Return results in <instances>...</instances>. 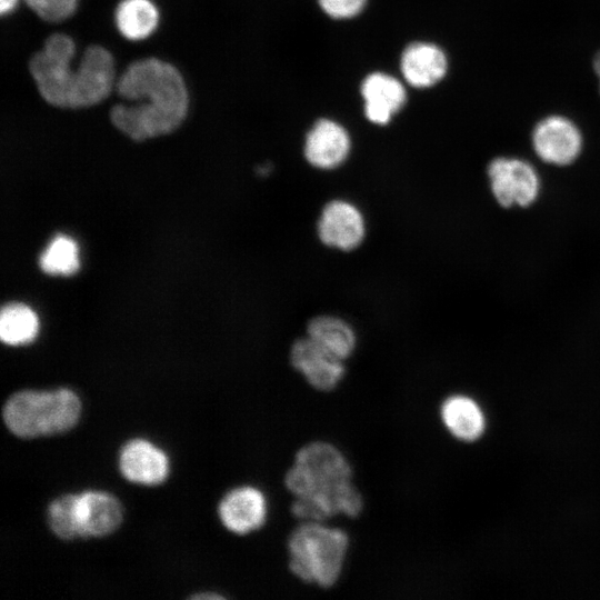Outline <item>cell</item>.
Returning a JSON list of instances; mask_svg holds the SVG:
<instances>
[{
  "instance_id": "484cf974",
  "label": "cell",
  "mask_w": 600,
  "mask_h": 600,
  "mask_svg": "<svg viewBox=\"0 0 600 600\" xmlns=\"http://www.w3.org/2000/svg\"><path fill=\"white\" fill-rule=\"evenodd\" d=\"M193 598H200V599H204V598H211V599H216V598H222L221 596L219 594H198V596H193Z\"/></svg>"
},
{
  "instance_id": "ba28073f",
  "label": "cell",
  "mask_w": 600,
  "mask_h": 600,
  "mask_svg": "<svg viewBox=\"0 0 600 600\" xmlns=\"http://www.w3.org/2000/svg\"><path fill=\"white\" fill-rule=\"evenodd\" d=\"M317 232L324 246L351 251L358 248L366 237V220L356 204L334 199L322 208Z\"/></svg>"
},
{
  "instance_id": "ac0fdd59",
  "label": "cell",
  "mask_w": 600,
  "mask_h": 600,
  "mask_svg": "<svg viewBox=\"0 0 600 600\" xmlns=\"http://www.w3.org/2000/svg\"><path fill=\"white\" fill-rule=\"evenodd\" d=\"M307 337L343 361L352 354L357 344L351 324L331 314L313 317L307 324Z\"/></svg>"
},
{
  "instance_id": "7402d4cb",
  "label": "cell",
  "mask_w": 600,
  "mask_h": 600,
  "mask_svg": "<svg viewBox=\"0 0 600 600\" xmlns=\"http://www.w3.org/2000/svg\"><path fill=\"white\" fill-rule=\"evenodd\" d=\"M80 0H23L24 4L42 21L58 23L69 19Z\"/></svg>"
},
{
  "instance_id": "2e32d148",
  "label": "cell",
  "mask_w": 600,
  "mask_h": 600,
  "mask_svg": "<svg viewBox=\"0 0 600 600\" xmlns=\"http://www.w3.org/2000/svg\"><path fill=\"white\" fill-rule=\"evenodd\" d=\"M440 416L447 430L458 440L472 442L484 433V412L471 397L454 394L447 398Z\"/></svg>"
},
{
  "instance_id": "5b68a950",
  "label": "cell",
  "mask_w": 600,
  "mask_h": 600,
  "mask_svg": "<svg viewBox=\"0 0 600 600\" xmlns=\"http://www.w3.org/2000/svg\"><path fill=\"white\" fill-rule=\"evenodd\" d=\"M348 546L344 531L303 521L288 539L289 568L304 582L332 587L341 574Z\"/></svg>"
},
{
  "instance_id": "3957f363",
  "label": "cell",
  "mask_w": 600,
  "mask_h": 600,
  "mask_svg": "<svg viewBox=\"0 0 600 600\" xmlns=\"http://www.w3.org/2000/svg\"><path fill=\"white\" fill-rule=\"evenodd\" d=\"M351 478V466L338 448L324 441L306 444L284 477L287 489L296 497L292 514L319 522L340 513L359 516L363 500Z\"/></svg>"
},
{
  "instance_id": "277c9868",
  "label": "cell",
  "mask_w": 600,
  "mask_h": 600,
  "mask_svg": "<svg viewBox=\"0 0 600 600\" xmlns=\"http://www.w3.org/2000/svg\"><path fill=\"white\" fill-rule=\"evenodd\" d=\"M81 404L70 389L22 390L4 403L2 417L17 437L30 439L70 430L79 420Z\"/></svg>"
},
{
  "instance_id": "d4e9b609",
  "label": "cell",
  "mask_w": 600,
  "mask_h": 600,
  "mask_svg": "<svg viewBox=\"0 0 600 600\" xmlns=\"http://www.w3.org/2000/svg\"><path fill=\"white\" fill-rule=\"evenodd\" d=\"M593 69L596 71V74L598 76L599 78V83H600V51L596 54L594 57V60H593Z\"/></svg>"
},
{
  "instance_id": "ffe728a7",
  "label": "cell",
  "mask_w": 600,
  "mask_h": 600,
  "mask_svg": "<svg viewBox=\"0 0 600 600\" xmlns=\"http://www.w3.org/2000/svg\"><path fill=\"white\" fill-rule=\"evenodd\" d=\"M43 272L52 276H71L79 269V249L76 241L64 234L56 236L39 259Z\"/></svg>"
},
{
  "instance_id": "cb8c5ba5",
  "label": "cell",
  "mask_w": 600,
  "mask_h": 600,
  "mask_svg": "<svg viewBox=\"0 0 600 600\" xmlns=\"http://www.w3.org/2000/svg\"><path fill=\"white\" fill-rule=\"evenodd\" d=\"M19 0H0V13L1 16L10 14L18 4Z\"/></svg>"
},
{
  "instance_id": "44dd1931",
  "label": "cell",
  "mask_w": 600,
  "mask_h": 600,
  "mask_svg": "<svg viewBox=\"0 0 600 600\" xmlns=\"http://www.w3.org/2000/svg\"><path fill=\"white\" fill-rule=\"evenodd\" d=\"M48 523L52 532L66 540L81 538L78 494H64L53 500L48 508Z\"/></svg>"
},
{
  "instance_id": "7a4b0ae2",
  "label": "cell",
  "mask_w": 600,
  "mask_h": 600,
  "mask_svg": "<svg viewBox=\"0 0 600 600\" xmlns=\"http://www.w3.org/2000/svg\"><path fill=\"white\" fill-rule=\"evenodd\" d=\"M76 42L63 32L49 34L28 61L37 92L58 109H88L104 101L114 90L113 54L103 46L89 44L74 69Z\"/></svg>"
},
{
  "instance_id": "e0dca14e",
  "label": "cell",
  "mask_w": 600,
  "mask_h": 600,
  "mask_svg": "<svg viewBox=\"0 0 600 600\" xmlns=\"http://www.w3.org/2000/svg\"><path fill=\"white\" fill-rule=\"evenodd\" d=\"M113 21L120 36L129 41H142L158 28L160 11L152 0H119Z\"/></svg>"
},
{
  "instance_id": "5bb4252c",
  "label": "cell",
  "mask_w": 600,
  "mask_h": 600,
  "mask_svg": "<svg viewBox=\"0 0 600 600\" xmlns=\"http://www.w3.org/2000/svg\"><path fill=\"white\" fill-rule=\"evenodd\" d=\"M78 516L81 538L103 537L121 523L122 507L110 493L86 491L78 494Z\"/></svg>"
},
{
  "instance_id": "30bf717a",
  "label": "cell",
  "mask_w": 600,
  "mask_h": 600,
  "mask_svg": "<svg viewBox=\"0 0 600 600\" xmlns=\"http://www.w3.org/2000/svg\"><path fill=\"white\" fill-rule=\"evenodd\" d=\"M350 148L348 131L340 123L320 119L306 136L303 153L312 167L332 170L347 160Z\"/></svg>"
},
{
  "instance_id": "9c48e42d",
  "label": "cell",
  "mask_w": 600,
  "mask_h": 600,
  "mask_svg": "<svg viewBox=\"0 0 600 600\" xmlns=\"http://www.w3.org/2000/svg\"><path fill=\"white\" fill-rule=\"evenodd\" d=\"M290 362L317 390L330 391L343 378V360L334 357L309 337L298 339L290 350Z\"/></svg>"
},
{
  "instance_id": "8992f818",
  "label": "cell",
  "mask_w": 600,
  "mask_h": 600,
  "mask_svg": "<svg viewBox=\"0 0 600 600\" xmlns=\"http://www.w3.org/2000/svg\"><path fill=\"white\" fill-rule=\"evenodd\" d=\"M488 177L494 199L504 208L528 207L539 196L538 172L522 159L496 158L488 167Z\"/></svg>"
},
{
  "instance_id": "6da1fadb",
  "label": "cell",
  "mask_w": 600,
  "mask_h": 600,
  "mask_svg": "<svg viewBox=\"0 0 600 600\" xmlns=\"http://www.w3.org/2000/svg\"><path fill=\"white\" fill-rule=\"evenodd\" d=\"M114 91L124 103L109 110L110 122L133 141L170 134L187 119V82L168 60L146 57L131 61L118 76Z\"/></svg>"
},
{
  "instance_id": "9a60e30c",
  "label": "cell",
  "mask_w": 600,
  "mask_h": 600,
  "mask_svg": "<svg viewBox=\"0 0 600 600\" xmlns=\"http://www.w3.org/2000/svg\"><path fill=\"white\" fill-rule=\"evenodd\" d=\"M448 70L444 51L434 43L413 42L401 56V72L413 87L427 88L441 81Z\"/></svg>"
},
{
  "instance_id": "603a6c76",
  "label": "cell",
  "mask_w": 600,
  "mask_h": 600,
  "mask_svg": "<svg viewBox=\"0 0 600 600\" xmlns=\"http://www.w3.org/2000/svg\"><path fill=\"white\" fill-rule=\"evenodd\" d=\"M322 10L334 19H348L357 16L366 0H318Z\"/></svg>"
},
{
  "instance_id": "4fadbf2b",
  "label": "cell",
  "mask_w": 600,
  "mask_h": 600,
  "mask_svg": "<svg viewBox=\"0 0 600 600\" xmlns=\"http://www.w3.org/2000/svg\"><path fill=\"white\" fill-rule=\"evenodd\" d=\"M361 94L367 119L379 126L387 124L406 102L402 83L382 72H373L364 78Z\"/></svg>"
},
{
  "instance_id": "52a82bcc",
  "label": "cell",
  "mask_w": 600,
  "mask_h": 600,
  "mask_svg": "<svg viewBox=\"0 0 600 600\" xmlns=\"http://www.w3.org/2000/svg\"><path fill=\"white\" fill-rule=\"evenodd\" d=\"M532 147L544 162L554 166L572 163L582 149V134L567 117L552 114L541 119L532 132Z\"/></svg>"
},
{
  "instance_id": "7c38bea8",
  "label": "cell",
  "mask_w": 600,
  "mask_h": 600,
  "mask_svg": "<svg viewBox=\"0 0 600 600\" xmlns=\"http://www.w3.org/2000/svg\"><path fill=\"white\" fill-rule=\"evenodd\" d=\"M122 476L136 483L154 486L168 476L169 461L166 453L144 439L127 442L119 456Z\"/></svg>"
},
{
  "instance_id": "d6986e66",
  "label": "cell",
  "mask_w": 600,
  "mask_h": 600,
  "mask_svg": "<svg viewBox=\"0 0 600 600\" xmlns=\"http://www.w3.org/2000/svg\"><path fill=\"white\" fill-rule=\"evenodd\" d=\"M39 322L36 312L22 303H9L0 313V338L10 346L27 344L34 340Z\"/></svg>"
},
{
  "instance_id": "8fae6325",
  "label": "cell",
  "mask_w": 600,
  "mask_h": 600,
  "mask_svg": "<svg viewBox=\"0 0 600 600\" xmlns=\"http://www.w3.org/2000/svg\"><path fill=\"white\" fill-rule=\"evenodd\" d=\"M267 511L264 494L250 486L228 492L218 508L223 526L237 534H246L261 528L266 522Z\"/></svg>"
}]
</instances>
